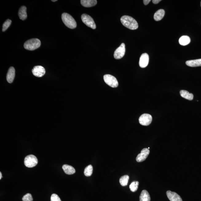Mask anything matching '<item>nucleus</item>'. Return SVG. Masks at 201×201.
Masks as SVG:
<instances>
[{"label": "nucleus", "mask_w": 201, "mask_h": 201, "mask_svg": "<svg viewBox=\"0 0 201 201\" xmlns=\"http://www.w3.org/2000/svg\"><path fill=\"white\" fill-rule=\"evenodd\" d=\"M120 20L123 25L128 29L135 30L138 28V24L136 21L129 16H123Z\"/></svg>", "instance_id": "f257e3e1"}, {"label": "nucleus", "mask_w": 201, "mask_h": 201, "mask_svg": "<svg viewBox=\"0 0 201 201\" xmlns=\"http://www.w3.org/2000/svg\"><path fill=\"white\" fill-rule=\"evenodd\" d=\"M61 18L64 24L67 27L70 29H74L77 27L76 22L73 17L67 13L62 14Z\"/></svg>", "instance_id": "f03ea898"}, {"label": "nucleus", "mask_w": 201, "mask_h": 201, "mask_svg": "<svg viewBox=\"0 0 201 201\" xmlns=\"http://www.w3.org/2000/svg\"><path fill=\"white\" fill-rule=\"evenodd\" d=\"M40 40L38 38H33L27 40L24 44V48L29 50H34L41 45Z\"/></svg>", "instance_id": "7ed1b4c3"}, {"label": "nucleus", "mask_w": 201, "mask_h": 201, "mask_svg": "<svg viewBox=\"0 0 201 201\" xmlns=\"http://www.w3.org/2000/svg\"><path fill=\"white\" fill-rule=\"evenodd\" d=\"M38 163L36 157L34 155H29L26 157L24 159V164L26 167L33 168L36 166Z\"/></svg>", "instance_id": "20e7f679"}, {"label": "nucleus", "mask_w": 201, "mask_h": 201, "mask_svg": "<svg viewBox=\"0 0 201 201\" xmlns=\"http://www.w3.org/2000/svg\"><path fill=\"white\" fill-rule=\"evenodd\" d=\"M81 19L82 22L86 26L93 29H96V24H95L94 20L90 16L86 14H83L81 16Z\"/></svg>", "instance_id": "39448f33"}, {"label": "nucleus", "mask_w": 201, "mask_h": 201, "mask_svg": "<svg viewBox=\"0 0 201 201\" xmlns=\"http://www.w3.org/2000/svg\"><path fill=\"white\" fill-rule=\"evenodd\" d=\"M104 81L106 84L112 88L117 87L119 83L115 77L110 75H105L104 76Z\"/></svg>", "instance_id": "423d86ee"}, {"label": "nucleus", "mask_w": 201, "mask_h": 201, "mask_svg": "<svg viewBox=\"0 0 201 201\" xmlns=\"http://www.w3.org/2000/svg\"><path fill=\"white\" fill-rule=\"evenodd\" d=\"M152 116L149 114H142L139 118V122L143 126H148L152 121Z\"/></svg>", "instance_id": "0eeeda50"}, {"label": "nucleus", "mask_w": 201, "mask_h": 201, "mask_svg": "<svg viewBox=\"0 0 201 201\" xmlns=\"http://www.w3.org/2000/svg\"><path fill=\"white\" fill-rule=\"evenodd\" d=\"M126 51L125 45L124 43H122L121 45L116 49L114 53V57L116 59H120L124 56Z\"/></svg>", "instance_id": "6e6552de"}, {"label": "nucleus", "mask_w": 201, "mask_h": 201, "mask_svg": "<svg viewBox=\"0 0 201 201\" xmlns=\"http://www.w3.org/2000/svg\"><path fill=\"white\" fill-rule=\"evenodd\" d=\"M32 73L34 75L37 77H43L45 73V68L41 66H37L34 67L32 70Z\"/></svg>", "instance_id": "1a4fd4ad"}, {"label": "nucleus", "mask_w": 201, "mask_h": 201, "mask_svg": "<svg viewBox=\"0 0 201 201\" xmlns=\"http://www.w3.org/2000/svg\"><path fill=\"white\" fill-rule=\"evenodd\" d=\"M150 151L149 149L144 148L141 151V153H139L137 156L136 158V160L137 162H142L144 161L148 157Z\"/></svg>", "instance_id": "9d476101"}, {"label": "nucleus", "mask_w": 201, "mask_h": 201, "mask_svg": "<svg viewBox=\"0 0 201 201\" xmlns=\"http://www.w3.org/2000/svg\"><path fill=\"white\" fill-rule=\"evenodd\" d=\"M149 61V56L146 53L142 54L139 60V66L142 68H146L148 64Z\"/></svg>", "instance_id": "9b49d317"}, {"label": "nucleus", "mask_w": 201, "mask_h": 201, "mask_svg": "<svg viewBox=\"0 0 201 201\" xmlns=\"http://www.w3.org/2000/svg\"><path fill=\"white\" fill-rule=\"evenodd\" d=\"M167 195L170 201H183L181 197L175 192L169 190L167 191Z\"/></svg>", "instance_id": "f8f14e48"}, {"label": "nucleus", "mask_w": 201, "mask_h": 201, "mask_svg": "<svg viewBox=\"0 0 201 201\" xmlns=\"http://www.w3.org/2000/svg\"><path fill=\"white\" fill-rule=\"evenodd\" d=\"M15 77V69L13 67H10L6 76V79L8 82L12 83Z\"/></svg>", "instance_id": "ddd939ff"}, {"label": "nucleus", "mask_w": 201, "mask_h": 201, "mask_svg": "<svg viewBox=\"0 0 201 201\" xmlns=\"http://www.w3.org/2000/svg\"><path fill=\"white\" fill-rule=\"evenodd\" d=\"M97 2L96 0H81V4L82 6L85 7H91L95 6L97 4Z\"/></svg>", "instance_id": "4468645a"}, {"label": "nucleus", "mask_w": 201, "mask_h": 201, "mask_svg": "<svg viewBox=\"0 0 201 201\" xmlns=\"http://www.w3.org/2000/svg\"><path fill=\"white\" fill-rule=\"evenodd\" d=\"M18 15L19 18L22 20H26L27 18L26 8L25 6H22L19 9L18 12Z\"/></svg>", "instance_id": "2eb2a0df"}, {"label": "nucleus", "mask_w": 201, "mask_h": 201, "mask_svg": "<svg viewBox=\"0 0 201 201\" xmlns=\"http://www.w3.org/2000/svg\"><path fill=\"white\" fill-rule=\"evenodd\" d=\"M62 169L68 175H72L75 173V170L73 167L68 165H64L62 166Z\"/></svg>", "instance_id": "dca6fc26"}, {"label": "nucleus", "mask_w": 201, "mask_h": 201, "mask_svg": "<svg viewBox=\"0 0 201 201\" xmlns=\"http://www.w3.org/2000/svg\"><path fill=\"white\" fill-rule=\"evenodd\" d=\"M186 64L188 66L195 67L201 66V59L190 60L186 61Z\"/></svg>", "instance_id": "f3484780"}, {"label": "nucleus", "mask_w": 201, "mask_h": 201, "mask_svg": "<svg viewBox=\"0 0 201 201\" xmlns=\"http://www.w3.org/2000/svg\"><path fill=\"white\" fill-rule=\"evenodd\" d=\"M165 12L163 9L158 10L154 14V19L156 21L161 20L164 16Z\"/></svg>", "instance_id": "a211bd4d"}, {"label": "nucleus", "mask_w": 201, "mask_h": 201, "mask_svg": "<svg viewBox=\"0 0 201 201\" xmlns=\"http://www.w3.org/2000/svg\"><path fill=\"white\" fill-rule=\"evenodd\" d=\"M140 201H150L151 197L148 192L146 190H144L141 193Z\"/></svg>", "instance_id": "6ab92c4d"}, {"label": "nucleus", "mask_w": 201, "mask_h": 201, "mask_svg": "<svg viewBox=\"0 0 201 201\" xmlns=\"http://www.w3.org/2000/svg\"><path fill=\"white\" fill-rule=\"evenodd\" d=\"M180 94L182 97L187 100H192L193 99V95L191 93H190L188 91L186 90H181L180 91Z\"/></svg>", "instance_id": "aec40b11"}, {"label": "nucleus", "mask_w": 201, "mask_h": 201, "mask_svg": "<svg viewBox=\"0 0 201 201\" xmlns=\"http://www.w3.org/2000/svg\"><path fill=\"white\" fill-rule=\"evenodd\" d=\"M191 40L189 37L184 36L181 37L179 39V42L180 45L185 46L188 45L190 43Z\"/></svg>", "instance_id": "412c9836"}, {"label": "nucleus", "mask_w": 201, "mask_h": 201, "mask_svg": "<svg viewBox=\"0 0 201 201\" xmlns=\"http://www.w3.org/2000/svg\"><path fill=\"white\" fill-rule=\"evenodd\" d=\"M129 177L128 175H124L122 176L120 179V184L122 186H126L128 184Z\"/></svg>", "instance_id": "4be33fe9"}, {"label": "nucleus", "mask_w": 201, "mask_h": 201, "mask_svg": "<svg viewBox=\"0 0 201 201\" xmlns=\"http://www.w3.org/2000/svg\"><path fill=\"white\" fill-rule=\"evenodd\" d=\"M93 172V167L91 165L88 166L85 169L84 173L86 177H89L92 175Z\"/></svg>", "instance_id": "5701e85b"}, {"label": "nucleus", "mask_w": 201, "mask_h": 201, "mask_svg": "<svg viewBox=\"0 0 201 201\" xmlns=\"http://www.w3.org/2000/svg\"><path fill=\"white\" fill-rule=\"evenodd\" d=\"M139 182L138 181H135L132 182L130 185V190L132 192H135L138 189Z\"/></svg>", "instance_id": "b1692460"}, {"label": "nucleus", "mask_w": 201, "mask_h": 201, "mask_svg": "<svg viewBox=\"0 0 201 201\" xmlns=\"http://www.w3.org/2000/svg\"><path fill=\"white\" fill-rule=\"evenodd\" d=\"M12 21L9 19H8L6 21L3 25L2 31L4 32L8 29L11 24Z\"/></svg>", "instance_id": "393cba45"}, {"label": "nucleus", "mask_w": 201, "mask_h": 201, "mask_svg": "<svg viewBox=\"0 0 201 201\" xmlns=\"http://www.w3.org/2000/svg\"><path fill=\"white\" fill-rule=\"evenodd\" d=\"M22 200L23 201H33V198L30 194L27 193L23 197Z\"/></svg>", "instance_id": "a878e982"}, {"label": "nucleus", "mask_w": 201, "mask_h": 201, "mask_svg": "<svg viewBox=\"0 0 201 201\" xmlns=\"http://www.w3.org/2000/svg\"><path fill=\"white\" fill-rule=\"evenodd\" d=\"M51 201H61V199L57 195L53 194L51 197Z\"/></svg>", "instance_id": "bb28decb"}, {"label": "nucleus", "mask_w": 201, "mask_h": 201, "mask_svg": "<svg viewBox=\"0 0 201 201\" xmlns=\"http://www.w3.org/2000/svg\"><path fill=\"white\" fill-rule=\"evenodd\" d=\"M151 1V0H144V1H143V2L144 5H146L148 4H149V3Z\"/></svg>", "instance_id": "cd10ccee"}, {"label": "nucleus", "mask_w": 201, "mask_h": 201, "mask_svg": "<svg viewBox=\"0 0 201 201\" xmlns=\"http://www.w3.org/2000/svg\"><path fill=\"white\" fill-rule=\"evenodd\" d=\"M161 0H153L152 2L155 4H158L161 1Z\"/></svg>", "instance_id": "c85d7f7f"}, {"label": "nucleus", "mask_w": 201, "mask_h": 201, "mask_svg": "<svg viewBox=\"0 0 201 201\" xmlns=\"http://www.w3.org/2000/svg\"><path fill=\"white\" fill-rule=\"evenodd\" d=\"M2 174L1 172H0V179H1L2 178Z\"/></svg>", "instance_id": "c756f323"}, {"label": "nucleus", "mask_w": 201, "mask_h": 201, "mask_svg": "<svg viewBox=\"0 0 201 201\" xmlns=\"http://www.w3.org/2000/svg\"><path fill=\"white\" fill-rule=\"evenodd\" d=\"M57 1V0H54V1H53V0H52V2H56Z\"/></svg>", "instance_id": "7c9ffc66"}, {"label": "nucleus", "mask_w": 201, "mask_h": 201, "mask_svg": "<svg viewBox=\"0 0 201 201\" xmlns=\"http://www.w3.org/2000/svg\"></svg>", "instance_id": "2f4dec72"}]
</instances>
